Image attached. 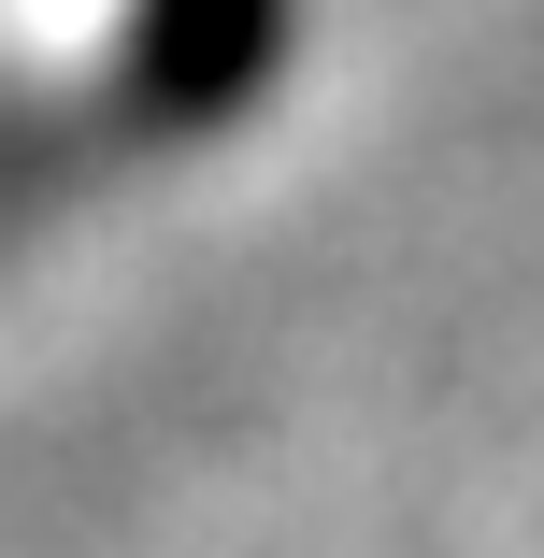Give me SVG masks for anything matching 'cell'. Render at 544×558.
I'll return each instance as SVG.
<instances>
[{"mask_svg": "<svg viewBox=\"0 0 544 558\" xmlns=\"http://www.w3.org/2000/svg\"><path fill=\"white\" fill-rule=\"evenodd\" d=\"M287 58V0H144V130H215Z\"/></svg>", "mask_w": 544, "mask_h": 558, "instance_id": "1", "label": "cell"}]
</instances>
